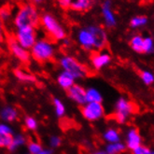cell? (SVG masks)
Wrapping results in <instances>:
<instances>
[{"label": "cell", "instance_id": "4", "mask_svg": "<svg viewBox=\"0 0 154 154\" xmlns=\"http://www.w3.org/2000/svg\"><path fill=\"white\" fill-rule=\"evenodd\" d=\"M59 66L62 70L67 72L76 80L81 79L88 75L87 68L71 55H63L59 58Z\"/></svg>", "mask_w": 154, "mask_h": 154}, {"label": "cell", "instance_id": "34", "mask_svg": "<svg viewBox=\"0 0 154 154\" xmlns=\"http://www.w3.org/2000/svg\"><path fill=\"white\" fill-rule=\"evenodd\" d=\"M133 152H134V154H152V152L150 151V149L149 148L141 146V145L137 149H134L133 150Z\"/></svg>", "mask_w": 154, "mask_h": 154}, {"label": "cell", "instance_id": "41", "mask_svg": "<svg viewBox=\"0 0 154 154\" xmlns=\"http://www.w3.org/2000/svg\"><path fill=\"white\" fill-rule=\"evenodd\" d=\"M27 154H31V153H29V152H28V153H27Z\"/></svg>", "mask_w": 154, "mask_h": 154}, {"label": "cell", "instance_id": "23", "mask_svg": "<svg viewBox=\"0 0 154 154\" xmlns=\"http://www.w3.org/2000/svg\"><path fill=\"white\" fill-rule=\"evenodd\" d=\"M53 106H54V112H55L56 116L58 118H63L66 115V108L65 104L59 98H54L53 99Z\"/></svg>", "mask_w": 154, "mask_h": 154}, {"label": "cell", "instance_id": "13", "mask_svg": "<svg viewBox=\"0 0 154 154\" xmlns=\"http://www.w3.org/2000/svg\"><path fill=\"white\" fill-rule=\"evenodd\" d=\"M111 61V56L109 53L106 51H97L93 54L92 58H91V62L94 69L100 70L106 66Z\"/></svg>", "mask_w": 154, "mask_h": 154}, {"label": "cell", "instance_id": "8", "mask_svg": "<svg viewBox=\"0 0 154 154\" xmlns=\"http://www.w3.org/2000/svg\"><path fill=\"white\" fill-rule=\"evenodd\" d=\"M76 38L79 46L83 48L85 51L94 50V38L88 25L85 27H81L78 30L76 34Z\"/></svg>", "mask_w": 154, "mask_h": 154}, {"label": "cell", "instance_id": "11", "mask_svg": "<svg viewBox=\"0 0 154 154\" xmlns=\"http://www.w3.org/2000/svg\"><path fill=\"white\" fill-rule=\"evenodd\" d=\"M67 95L72 101L75 102L77 105L83 106L86 102V89H84L79 84H74L67 91Z\"/></svg>", "mask_w": 154, "mask_h": 154}, {"label": "cell", "instance_id": "27", "mask_svg": "<svg viewBox=\"0 0 154 154\" xmlns=\"http://www.w3.org/2000/svg\"><path fill=\"white\" fill-rule=\"evenodd\" d=\"M148 22V18L147 17H144V16H138V17H134L131 20L130 25L134 28H137V27H140L143 26L147 23Z\"/></svg>", "mask_w": 154, "mask_h": 154}, {"label": "cell", "instance_id": "29", "mask_svg": "<svg viewBox=\"0 0 154 154\" xmlns=\"http://www.w3.org/2000/svg\"><path fill=\"white\" fill-rule=\"evenodd\" d=\"M11 18V11L8 8L3 7L0 8V19H1L2 23L8 22Z\"/></svg>", "mask_w": 154, "mask_h": 154}, {"label": "cell", "instance_id": "42", "mask_svg": "<svg viewBox=\"0 0 154 154\" xmlns=\"http://www.w3.org/2000/svg\"><path fill=\"white\" fill-rule=\"evenodd\" d=\"M152 154H154V153H153V152H152Z\"/></svg>", "mask_w": 154, "mask_h": 154}, {"label": "cell", "instance_id": "6", "mask_svg": "<svg viewBox=\"0 0 154 154\" xmlns=\"http://www.w3.org/2000/svg\"><path fill=\"white\" fill-rule=\"evenodd\" d=\"M137 111L135 106L125 98H120L115 106L114 119L118 123H124L130 114Z\"/></svg>", "mask_w": 154, "mask_h": 154}, {"label": "cell", "instance_id": "9", "mask_svg": "<svg viewBox=\"0 0 154 154\" xmlns=\"http://www.w3.org/2000/svg\"><path fill=\"white\" fill-rule=\"evenodd\" d=\"M8 46L11 53L14 56L15 59L20 61L21 63H28L31 54L28 50L23 48L21 45L18 43L14 38H10L8 39Z\"/></svg>", "mask_w": 154, "mask_h": 154}, {"label": "cell", "instance_id": "19", "mask_svg": "<svg viewBox=\"0 0 154 154\" xmlns=\"http://www.w3.org/2000/svg\"><path fill=\"white\" fill-rule=\"evenodd\" d=\"M103 97L101 93L95 88L86 89V102L87 103H101Z\"/></svg>", "mask_w": 154, "mask_h": 154}, {"label": "cell", "instance_id": "7", "mask_svg": "<svg viewBox=\"0 0 154 154\" xmlns=\"http://www.w3.org/2000/svg\"><path fill=\"white\" fill-rule=\"evenodd\" d=\"M81 114L89 122H96L103 118L105 109L102 103H86L81 108Z\"/></svg>", "mask_w": 154, "mask_h": 154}, {"label": "cell", "instance_id": "31", "mask_svg": "<svg viewBox=\"0 0 154 154\" xmlns=\"http://www.w3.org/2000/svg\"><path fill=\"white\" fill-rule=\"evenodd\" d=\"M12 135H0V148H8L11 144Z\"/></svg>", "mask_w": 154, "mask_h": 154}, {"label": "cell", "instance_id": "3", "mask_svg": "<svg viewBox=\"0 0 154 154\" xmlns=\"http://www.w3.org/2000/svg\"><path fill=\"white\" fill-rule=\"evenodd\" d=\"M40 23L43 29L50 37L56 40L63 41L66 38V30L55 17L51 13H44L40 16Z\"/></svg>", "mask_w": 154, "mask_h": 154}, {"label": "cell", "instance_id": "14", "mask_svg": "<svg viewBox=\"0 0 154 154\" xmlns=\"http://www.w3.org/2000/svg\"><path fill=\"white\" fill-rule=\"evenodd\" d=\"M18 117L19 112L12 106H5L0 109V119L4 122H13L18 119Z\"/></svg>", "mask_w": 154, "mask_h": 154}, {"label": "cell", "instance_id": "32", "mask_svg": "<svg viewBox=\"0 0 154 154\" xmlns=\"http://www.w3.org/2000/svg\"><path fill=\"white\" fill-rule=\"evenodd\" d=\"M153 50V41L150 38H144L143 40V51L150 52Z\"/></svg>", "mask_w": 154, "mask_h": 154}, {"label": "cell", "instance_id": "18", "mask_svg": "<svg viewBox=\"0 0 154 154\" xmlns=\"http://www.w3.org/2000/svg\"><path fill=\"white\" fill-rule=\"evenodd\" d=\"M93 5V0H73L70 8L74 11L83 12L88 11Z\"/></svg>", "mask_w": 154, "mask_h": 154}, {"label": "cell", "instance_id": "15", "mask_svg": "<svg viewBox=\"0 0 154 154\" xmlns=\"http://www.w3.org/2000/svg\"><path fill=\"white\" fill-rule=\"evenodd\" d=\"M57 83L63 90L67 91L74 84H76V79L67 72L62 70L57 76Z\"/></svg>", "mask_w": 154, "mask_h": 154}, {"label": "cell", "instance_id": "25", "mask_svg": "<svg viewBox=\"0 0 154 154\" xmlns=\"http://www.w3.org/2000/svg\"><path fill=\"white\" fill-rule=\"evenodd\" d=\"M24 125L27 130L29 131H35L38 127V122L32 116H27L24 119Z\"/></svg>", "mask_w": 154, "mask_h": 154}, {"label": "cell", "instance_id": "36", "mask_svg": "<svg viewBox=\"0 0 154 154\" xmlns=\"http://www.w3.org/2000/svg\"><path fill=\"white\" fill-rule=\"evenodd\" d=\"M38 154H52V150L50 149H43Z\"/></svg>", "mask_w": 154, "mask_h": 154}, {"label": "cell", "instance_id": "24", "mask_svg": "<svg viewBox=\"0 0 154 154\" xmlns=\"http://www.w3.org/2000/svg\"><path fill=\"white\" fill-rule=\"evenodd\" d=\"M143 40L144 38H142L140 35H135V37H134L130 41L131 48L138 53L144 52L143 51Z\"/></svg>", "mask_w": 154, "mask_h": 154}, {"label": "cell", "instance_id": "16", "mask_svg": "<svg viewBox=\"0 0 154 154\" xmlns=\"http://www.w3.org/2000/svg\"><path fill=\"white\" fill-rule=\"evenodd\" d=\"M126 143H127V148L132 150H134V149H137V147L140 146L141 137L137 130L132 129L129 131L128 135H127V142Z\"/></svg>", "mask_w": 154, "mask_h": 154}, {"label": "cell", "instance_id": "33", "mask_svg": "<svg viewBox=\"0 0 154 154\" xmlns=\"http://www.w3.org/2000/svg\"><path fill=\"white\" fill-rule=\"evenodd\" d=\"M62 144V138L60 137H58V135H52V137H51L50 138V146L53 149L55 148H58L61 146Z\"/></svg>", "mask_w": 154, "mask_h": 154}, {"label": "cell", "instance_id": "28", "mask_svg": "<svg viewBox=\"0 0 154 154\" xmlns=\"http://www.w3.org/2000/svg\"><path fill=\"white\" fill-rule=\"evenodd\" d=\"M27 148H28L29 153H31V154H38V153H39L43 149L41 144L37 142V141H31V142H29L28 145H27Z\"/></svg>", "mask_w": 154, "mask_h": 154}, {"label": "cell", "instance_id": "17", "mask_svg": "<svg viewBox=\"0 0 154 154\" xmlns=\"http://www.w3.org/2000/svg\"><path fill=\"white\" fill-rule=\"evenodd\" d=\"M14 76L15 78L22 81V82H24V83H34L35 82V77L31 74V73H28V72H26L25 70L22 69V68H17L14 70Z\"/></svg>", "mask_w": 154, "mask_h": 154}, {"label": "cell", "instance_id": "40", "mask_svg": "<svg viewBox=\"0 0 154 154\" xmlns=\"http://www.w3.org/2000/svg\"><path fill=\"white\" fill-rule=\"evenodd\" d=\"M2 29H3V23L1 19H0V32H2Z\"/></svg>", "mask_w": 154, "mask_h": 154}, {"label": "cell", "instance_id": "12", "mask_svg": "<svg viewBox=\"0 0 154 154\" xmlns=\"http://www.w3.org/2000/svg\"><path fill=\"white\" fill-rule=\"evenodd\" d=\"M101 13L103 16V20L105 25L108 28H112L117 24L116 16L112 11L111 1L110 0H105L101 6Z\"/></svg>", "mask_w": 154, "mask_h": 154}, {"label": "cell", "instance_id": "38", "mask_svg": "<svg viewBox=\"0 0 154 154\" xmlns=\"http://www.w3.org/2000/svg\"><path fill=\"white\" fill-rule=\"evenodd\" d=\"M92 154H106V153L105 151H103V150H97V151L93 152Z\"/></svg>", "mask_w": 154, "mask_h": 154}, {"label": "cell", "instance_id": "30", "mask_svg": "<svg viewBox=\"0 0 154 154\" xmlns=\"http://www.w3.org/2000/svg\"><path fill=\"white\" fill-rule=\"evenodd\" d=\"M13 130L10 124L7 122L0 123V135H12Z\"/></svg>", "mask_w": 154, "mask_h": 154}, {"label": "cell", "instance_id": "22", "mask_svg": "<svg viewBox=\"0 0 154 154\" xmlns=\"http://www.w3.org/2000/svg\"><path fill=\"white\" fill-rule=\"evenodd\" d=\"M104 139L109 143H116V142H120V134H119V132H118L116 129H113V128H109L107 129L104 134Z\"/></svg>", "mask_w": 154, "mask_h": 154}, {"label": "cell", "instance_id": "37", "mask_svg": "<svg viewBox=\"0 0 154 154\" xmlns=\"http://www.w3.org/2000/svg\"><path fill=\"white\" fill-rule=\"evenodd\" d=\"M30 1L32 2V4H35V5H38V4H41L43 3L45 0H30Z\"/></svg>", "mask_w": 154, "mask_h": 154}, {"label": "cell", "instance_id": "5", "mask_svg": "<svg viewBox=\"0 0 154 154\" xmlns=\"http://www.w3.org/2000/svg\"><path fill=\"white\" fill-rule=\"evenodd\" d=\"M14 38L23 48L30 51L35 41L38 40L35 28H33V27H23V28L16 29Z\"/></svg>", "mask_w": 154, "mask_h": 154}, {"label": "cell", "instance_id": "1", "mask_svg": "<svg viewBox=\"0 0 154 154\" xmlns=\"http://www.w3.org/2000/svg\"><path fill=\"white\" fill-rule=\"evenodd\" d=\"M40 23V15L37 7L32 3H23L16 11L13 17V24L16 29L23 27L35 28Z\"/></svg>", "mask_w": 154, "mask_h": 154}, {"label": "cell", "instance_id": "26", "mask_svg": "<svg viewBox=\"0 0 154 154\" xmlns=\"http://www.w3.org/2000/svg\"><path fill=\"white\" fill-rule=\"evenodd\" d=\"M137 74L138 76L141 78V79L144 81L145 84L147 85H150L153 81H154V77L151 73L148 71H142V70H138L137 71Z\"/></svg>", "mask_w": 154, "mask_h": 154}, {"label": "cell", "instance_id": "35", "mask_svg": "<svg viewBox=\"0 0 154 154\" xmlns=\"http://www.w3.org/2000/svg\"><path fill=\"white\" fill-rule=\"evenodd\" d=\"M73 0H57L59 6L63 8H68L71 6V3Z\"/></svg>", "mask_w": 154, "mask_h": 154}, {"label": "cell", "instance_id": "2", "mask_svg": "<svg viewBox=\"0 0 154 154\" xmlns=\"http://www.w3.org/2000/svg\"><path fill=\"white\" fill-rule=\"evenodd\" d=\"M55 45L46 38L38 39L30 50L31 57L39 63H46L52 60L55 56Z\"/></svg>", "mask_w": 154, "mask_h": 154}, {"label": "cell", "instance_id": "21", "mask_svg": "<svg viewBox=\"0 0 154 154\" xmlns=\"http://www.w3.org/2000/svg\"><path fill=\"white\" fill-rule=\"evenodd\" d=\"M125 150V146L121 142L109 143L106 147L105 152L106 154H120Z\"/></svg>", "mask_w": 154, "mask_h": 154}, {"label": "cell", "instance_id": "10", "mask_svg": "<svg viewBox=\"0 0 154 154\" xmlns=\"http://www.w3.org/2000/svg\"><path fill=\"white\" fill-rule=\"evenodd\" d=\"M88 27L94 38V50L101 51L105 49L107 44V35L105 29L96 24H89Z\"/></svg>", "mask_w": 154, "mask_h": 154}, {"label": "cell", "instance_id": "39", "mask_svg": "<svg viewBox=\"0 0 154 154\" xmlns=\"http://www.w3.org/2000/svg\"><path fill=\"white\" fill-rule=\"evenodd\" d=\"M3 38H4V35H3V33L0 32V43L3 41Z\"/></svg>", "mask_w": 154, "mask_h": 154}, {"label": "cell", "instance_id": "20", "mask_svg": "<svg viewBox=\"0 0 154 154\" xmlns=\"http://www.w3.org/2000/svg\"><path fill=\"white\" fill-rule=\"evenodd\" d=\"M26 144V137H24L23 134H17L12 135V140H11V144L8 147V150L10 151H14L17 149H19L20 147L23 146V145Z\"/></svg>", "mask_w": 154, "mask_h": 154}]
</instances>
